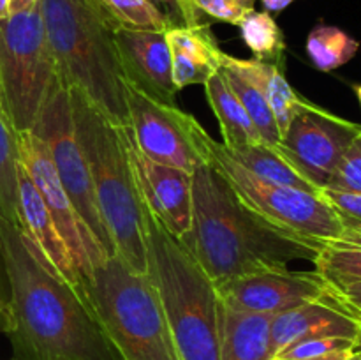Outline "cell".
Returning <instances> with one entry per match:
<instances>
[{"label": "cell", "instance_id": "6da1fadb", "mask_svg": "<svg viewBox=\"0 0 361 360\" xmlns=\"http://www.w3.org/2000/svg\"><path fill=\"white\" fill-rule=\"evenodd\" d=\"M7 300L0 330L14 360H122L83 288L67 282L20 229L0 219Z\"/></svg>", "mask_w": 361, "mask_h": 360}, {"label": "cell", "instance_id": "7a4b0ae2", "mask_svg": "<svg viewBox=\"0 0 361 360\" xmlns=\"http://www.w3.org/2000/svg\"><path fill=\"white\" fill-rule=\"evenodd\" d=\"M180 242L215 286L256 272L288 268L289 261H314L321 249L254 214L207 162L192 173V224Z\"/></svg>", "mask_w": 361, "mask_h": 360}, {"label": "cell", "instance_id": "3957f363", "mask_svg": "<svg viewBox=\"0 0 361 360\" xmlns=\"http://www.w3.org/2000/svg\"><path fill=\"white\" fill-rule=\"evenodd\" d=\"M69 94L78 143L116 256L133 272L148 274L143 201L123 143V126L111 122L76 88Z\"/></svg>", "mask_w": 361, "mask_h": 360}, {"label": "cell", "instance_id": "277c9868", "mask_svg": "<svg viewBox=\"0 0 361 360\" xmlns=\"http://www.w3.org/2000/svg\"><path fill=\"white\" fill-rule=\"evenodd\" d=\"M148 275L182 360H221L219 289L196 258L143 205Z\"/></svg>", "mask_w": 361, "mask_h": 360}, {"label": "cell", "instance_id": "5b68a950", "mask_svg": "<svg viewBox=\"0 0 361 360\" xmlns=\"http://www.w3.org/2000/svg\"><path fill=\"white\" fill-rule=\"evenodd\" d=\"M59 78L116 126H129L123 74L113 28L90 0H39Z\"/></svg>", "mask_w": 361, "mask_h": 360}, {"label": "cell", "instance_id": "8992f818", "mask_svg": "<svg viewBox=\"0 0 361 360\" xmlns=\"http://www.w3.org/2000/svg\"><path fill=\"white\" fill-rule=\"evenodd\" d=\"M81 288L122 360H182L150 275L115 254Z\"/></svg>", "mask_w": 361, "mask_h": 360}, {"label": "cell", "instance_id": "52a82bcc", "mask_svg": "<svg viewBox=\"0 0 361 360\" xmlns=\"http://www.w3.org/2000/svg\"><path fill=\"white\" fill-rule=\"evenodd\" d=\"M200 143L204 162L217 169L238 200L264 221L319 247L342 235L344 226L341 217L321 191L310 193L256 179L204 129L201 131Z\"/></svg>", "mask_w": 361, "mask_h": 360}, {"label": "cell", "instance_id": "ba28073f", "mask_svg": "<svg viewBox=\"0 0 361 360\" xmlns=\"http://www.w3.org/2000/svg\"><path fill=\"white\" fill-rule=\"evenodd\" d=\"M56 78L39 2L0 20V108L16 133L34 129Z\"/></svg>", "mask_w": 361, "mask_h": 360}, {"label": "cell", "instance_id": "9c48e42d", "mask_svg": "<svg viewBox=\"0 0 361 360\" xmlns=\"http://www.w3.org/2000/svg\"><path fill=\"white\" fill-rule=\"evenodd\" d=\"M32 133L44 141L56 175L85 224L90 228L106 254L115 256V246L99 212L87 161L74 131L69 88L62 83L60 78H56L53 87L49 88Z\"/></svg>", "mask_w": 361, "mask_h": 360}, {"label": "cell", "instance_id": "30bf717a", "mask_svg": "<svg viewBox=\"0 0 361 360\" xmlns=\"http://www.w3.org/2000/svg\"><path fill=\"white\" fill-rule=\"evenodd\" d=\"M129 112V129L137 147L147 157L192 175L204 155L200 136L203 126L176 104H166L150 97L123 80Z\"/></svg>", "mask_w": 361, "mask_h": 360}, {"label": "cell", "instance_id": "8fae6325", "mask_svg": "<svg viewBox=\"0 0 361 360\" xmlns=\"http://www.w3.org/2000/svg\"><path fill=\"white\" fill-rule=\"evenodd\" d=\"M361 133L360 124L303 101L275 150L317 191L324 189L344 152Z\"/></svg>", "mask_w": 361, "mask_h": 360}, {"label": "cell", "instance_id": "7c38bea8", "mask_svg": "<svg viewBox=\"0 0 361 360\" xmlns=\"http://www.w3.org/2000/svg\"><path fill=\"white\" fill-rule=\"evenodd\" d=\"M18 143L21 166L37 187L46 208L51 214L53 222L69 249L80 281H88L94 268L104 263L109 256L67 196L44 141L32 131H25L18 133Z\"/></svg>", "mask_w": 361, "mask_h": 360}, {"label": "cell", "instance_id": "4fadbf2b", "mask_svg": "<svg viewBox=\"0 0 361 360\" xmlns=\"http://www.w3.org/2000/svg\"><path fill=\"white\" fill-rule=\"evenodd\" d=\"M122 136L141 201L175 239H183L192 224V175L147 157L129 126Z\"/></svg>", "mask_w": 361, "mask_h": 360}, {"label": "cell", "instance_id": "5bb4252c", "mask_svg": "<svg viewBox=\"0 0 361 360\" xmlns=\"http://www.w3.org/2000/svg\"><path fill=\"white\" fill-rule=\"evenodd\" d=\"M217 289L222 302L235 309L275 316L321 299L330 292V284L316 270L275 268L229 279Z\"/></svg>", "mask_w": 361, "mask_h": 360}, {"label": "cell", "instance_id": "9a60e30c", "mask_svg": "<svg viewBox=\"0 0 361 360\" xmlns=\"http://www.w3.org/2000/svg\"><path fill=\"white\" fill-rule=\"evenodd\" d=\"M123 80L150 97L176 104L171 52L166 32L116 28L113 32Z\"/></svg>", "mask_w": 361, "mask_h": 360}, {"label": "cell", "instance_id": "2e32d148", "mask_svg": "<svg viewBox=\"0 0 361 360\" xmlns=\"http://www.w3.org/2000/svg\"><path fill=\"white\" fill-rule=\"evenodd\" d=\"M361 321L349 313L334 292L307 302L271 320V352L274 356L291 342L310 337H358Z\"/></svg>", "mask_w": 361, "mask_h": 360}, {"label": "cell", "instance_id": "e0dca14e", "mask_svg": "<svg viewBox=\"0 0 361 360\" xmlns=\"http://www.w3.org/2000/svg\"><path fill=\"white\" fill-rule=\"evenodd\" d=\"M18 226L67 282L81 288L80 275L71 260L69 249L60 236L37 187L34 186L21 162L18 169Z\"/></svg>", "mask_w": 361, "mask_h": 360}, {"label": "cell", "instance_id": "ac0fdd59", "mask_svg": "<svg viewBox=\"0 0 361 360\" xmlns=\"http://www.w3.org/2000/svg\"><path fill=\"white\" fill-rule=\"evenodd\" d=\"M171 52L173 81L176 90L190 85H204L224 67V56L208 23L194 27H171L166 30Z\"/></svg>", "mask_w": 361, "mask_h": 360}, {"label": "cell", "instance_id": "d6986e66", "mask_svg": "<svg viewBox=\"0 0 361 360\" xmlns=\"http://www.w3.org/2000/svg\"><path fill=\"white\" fill-rule=\"evenodd\" d=\"M271 314L235 309L222 302L221 360H271Z\"/></svg>", "mask_w": 361, "mask_h": 360}, {"label": "cell", "instance_id": "ffe728a7", "mask_svg": "<svg viewBox=\"0 0 361 360\" xmlns=\"http://www.w3.org/2000/svg\"><path fill=\"white\" fill-rule=\"evenodd\" d=\"M224 67L226 69L235 71L236 74L245 78L247 81H250L264 95V99L270 104L271 112H274V116L277 120V126L282 138V134L288 129L296 109L305 101L288 83V80L284 76V71H282V64L264 62V60L257 59H236V56H231L226 53Z\"/></svg>", "mask_w": 361, "mask_h": 360}, {"label": "cell", "instance_id": "44dd1931", "mask_svg": "<svg viewBox=\"0 0 361 360\" xmlns=\"http://www.w3.org/2000/svg\"><path fill=\"white\" fill-rule=\"evenodd\" d=\"M207 92L208 104L212 106L215 119L222 134V145L229 150L243 147V145L263 143L261 134L250 120L249 113L242 106L240 99L229 87L224 73H217L203 85Z\"/></svg>", "mask_w": 361, "mask_h": 360}, {"label": "cell", "instance_id": "7402d4cb", "mask_svg": "<svg viewBox=\"0 0 361 360\" xmlns=\"http://www.w3.org/2000/svg\"><path fill=\"white\" fill-rule=\"evenodd\" d=\"M226 148V147H224ZM228 154L235 159L238 164H242L250 175L264 182L279 184V186L296 187V189L310 191V193H319L314 186H310L277 150L267 143L259 145H243L238 148H226Z\"/></svg>", "mask_w": 361, "mask_h": 360}, {"label": "cell", "instance_id": "603a6c76", "mask_svg": "<svg viewBox=\"0 0 361 360\" xmlns=\"http://www.w3.org/2000/svg\"><path fill=\"white\" fill-rule=\"evenodd\" d=\"M106 23L116 28L166 32L171 21L148 0H90Z\"/></svg>", "mask_w": 361, "mask_h": 360}, {"label": "cell", "instance_id": "cb8c5ba5", "mask_svg": "<svg viewBox=\"0 0 361 360\" xmlns=\"http://www.w3.org/2000/svg\"><path fill=\"white\" fill-rule=\"evenodd\" d=\"M18 133L0 108V219L18 224Z\"/></svg>", "mask_w": 361, "mask_h": 360}, {"label": "cell", "instance_id": "d4e9b609", "mask_svg": "<svg viewBox=\"0 0 361 360\" xmlns=\"http://www.w3.org/2000/svg\"><path fill=\"white\" fill-rule=\"evenodd\" d=\"M307 55L321 73L338 69L356 56L360 42L342 28L319 25L307 37Z\"/></svg>", "mask_w": 361, "mask_h": 360}, {"label": "cell", "instance_id": "484cf974", "mask_svg": "<svg viewBox=\"0 0 361 360\" xmlns=\"http://www.w3.org/2000/svg\"><path fill=\"white\" fill-rule=\"evenodd\" d=\"M240 34L254 59L264 62L282 64L286 52V39L277 21L267 11H250L238 23Z\"/></svg>", "mask_w": 361, "mask_h": 360}, {"label": "cell", "instance_id": "4316f807", "mask_svg": "<svg viewBox=\"0 0 361 360\" xmlns=\"http://www.w3.org/2000/svg\"><path fill=\"white\" fill-rule=\"evenodd\" d=\"M222 73H224L229 87L233 88L236 97L240 99L245 112L249 113L257 133L261 134L263 143L270 145V147H277V143L281 141V131H279L277 120H275L274 112H271L270 104L264 99V95L250 81H247L245 78L236 74L235 71L222 67Z\"/></svg>", "mask_w": 361, "mask_h": 360}, {"label": "cell", "instance_id": "83f0119b", "mask_svg": "<svg viewBox=\"0 0 361 360\" xmlns=\"http://www.w3.org/2000/svg\"><path fill=\"white\" fill-rule=\"evenodd\" d=\"M317 274L326 279L328 284H342L361 281V247L323 244L314 260Z\"/></svg>", "mask_w": 361, "mask_h": 360}, {"label": "cell", "instance_id": "f1b7e54d", "mask_svg": "<svg viewBox=\"0 0 361 360\" xmlns=\"http://www.w3.org/2000/svg\"><path fill=\"white\" fill-rule=\"evenodd\" d=\"M355 348V339L348 337H310L291 342L277 353L274 359L282 360H310L331 355L337 352H349Z\"/></svg>", "mask_w": 361, "mask_h": 360}, {"label": "cell", "instance_id": "f546056e", "mask_svg": "<svg viewBox=\"0 0 361 360\" xmlns=\"http://www.w3.org/2000/svg\"><path fill=\"white\" fill-rule=\"evenodd\" d=\"M201 20L210 18L222 23L238 25L245 14L254 11L256 0H189Z\"/></svg>", "mask_w": 361, "mask_h": 360}, {"label": "cell", "instance_id": "4dcf8cb0", "mask_svg": "<svg viewBox=\"0 0 361 360\" xmlns=\"http://www.w3.org/2000/svg\"><path fill=\"white\" fill-rule=\"evenodd\" d=\"M326 187L361 193V133L344 152Z\"/></svg>", "mask_w": 361, "mask_h": 360}, {"label": "cell", "instance_id": "1f68e13d", "mask_svg": "<svg viewBox=\"0 0 361 360\" xmlns=\"http://www.w3.org/2000/svg\"><path fill=\"white\" fill-rule=\"evenodd\" d=\"M321 194L335 208L342 221L361 222V193L324 187V189H321Z\"/></svg>", "mask_w": 361, "mask_h": 360}, {"label": "cell", "instance_id": "d6a6232c", "mask_svg": "<svg viewBox=\"0 0 361 360\" xmlns=\"http://www.w3.org/2000/svg\"><path fill=\"white\" fill-rule=\"evenodd\" d=\"M148 2L154 4L171 21L173 27H194V25L207 23L194 11L189 0H148Z\"/></svg>", "mask_w": 361, "mask_h": 360}, {"label": "cell", "instance_id": "836d02e7", "mask_svg": "<svg viewBox=\"0 0 361 360\" xmlns=\"http://www.w3.org/2000/svg\"><path fill=\"white\" fill-rule=\"evenodd\" d=\"M331 292L342 302V306L361 321V281H349L331 286Z\"/></svg>", "mask_w": 361, "mask_h": 360}, {"label": "cell", "instance_id": "e575fe53", "mask_svg": "<svg viewBox=\"0 0 361 360\" xmlns=\"http://www.w3.org/2000/svg\"><path fill=\"white\" fill-rule=\"evenodd\" d=\"M293 2H296V0H261L267 13H281L286 7L291 6Z\"/></svg>", "mask_w": 361, "mask_h": 360}, {"label": "cell", "instance_id": "d590c367", "mask_svg": "<svg viewBox=\"0 0 361 360\" xmlns=\"http://www.w3.org/2000/svg\"><path fill=\"white\" fill-rule=\"evenodd\" d=\"M39 0H9L11 6V14L20 13V11H27L30 7H34Z\"/></svg>", "mask_w": 361, "mask_h": 360}, {"label": "cell", "instance_id": "8d00e7d4", "mask_svg": "<svg viewBox=\"0 0 361 360\" xmlns=\"http://www.w3.org/2000/svg\"><path fill=\"white\" fill-rule=\"evenodd\" d=\"M7 300V281H6V274H4V267H2V260H0V306H6Z\"/></svg>", "mask_w": 361, "mask_h": 360}, {"label": "cell", "instance_id": "74e56055", "mask_svg": "<svg viewBox=\"0 0 361 360\" xmlns=\"http://www.w3.org/2000/svg\"><path fill=\"white\" fill-rule=\"evenodd\" d=\"M353 355V352H337V353H331V355L326 356H319V359H310V360H348L349 356Z\"/></svg>", "mask_w": 361, "mask_h": 360}, {"label": "cell", "instance_id": "f35d334b", "mask_svg": "<svg viewBox=\"0 0 361 360\" xmlns=\"http://www.w3.org/2000/svg\"><path fill=\"white\" fill-rule=\"evenodd\" d=\"M11 16L9 0H0V20H6Z\"/></svg>", "mask_w": 361, "mask_h": 360}, {"label": "cell", "instance_id": "ab89813d", "mask_svg": "<svg viewBox=\"0 0 361 360\" xmlns=\"http://www.w3.org/2000/svg\"><path fill=\"white\" fill-rule=\"evenodd\" d=\"M353 352H355V353H361V328H360L358 337H356V341H355V348H353Z\"/></svg>", "mask_w": 361, "mask_h": 360}, {"label": "cell", "instance_id": "60d3db41", "mask_svg": "<svg viewBox=\"0 0 361 360\" xmlns=\"http://www.w3.org/2000/svg\"><path fill=\"white\" fill-rule=\"evenodd\" d=\"M355 92H356V97H358V101H360V104H361V85H356Z\"/></svg>", "mask_w": 361, "mask_h": 360}, {"label": "cell", "instance_id": "b9f144b4", "mask_svg": "<svg viewBox=\"0 0 361 360\" xmlns=\"http://www.w3.org/2000/svg\"><path fill=\"white\" fill-rule=\"evenodd\" d=\"M348 360H361V353H355V352H353V355L349 356Z\"/></svg>", "mask_w": 361, "mask_h": 360}, {"label": "cell", "instance_id": "7bdbcfd3", "mask_svg": "<svg viewBox=\"0 0 361 360\" xmlns=\"http://www.w3.org/2000/svg\"><path fill=\"white\" fill-rule=\"evenodd\" d=\"M271 360H282V359H271Z\"/></svg>", "mask_w": 361, "mask_h": 360}, {"label": "cell", "instance_id": "ee69618b", "mask_svg": "<svg viewBox=\"0 0 361 360\" xmlns=\"http://www.w3.org/2000/svg\"><path fill=\"white\" fill-rule=\"evenodd\" d=\"M0 313H2V306H0Z\"/></svg>", "mask_w": 361, "mask_h": 360}]
</instances>
